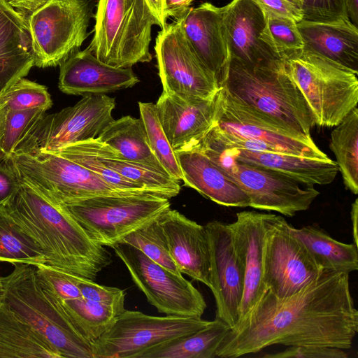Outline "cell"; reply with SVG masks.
I'll list each match as a JSON object with an SVG mask.
<instances>
[{
  "label": "cell",
  "instance_id": "cell-1",
  "mask_svg": "<svg viewBox=\"0 0 358 358\" xmlns=\"http://www.w3.org/2000/svg\"><path fill=\"white\" fill-rule=\"evenodd\" d=\"M358 311L349 273L322 270L296 293L278 298L266 289L219 346L216 357L235 358L272 345L352 347Z\"/></svg>",
  "mask_w": 358,
  "mask_h": 358
},
{
  "label": "cell",
  "instance_id": "cell-2",
  "mask_svg": "<svg viewBox=\"0 0 358 358\" xmlns=\"http://www.w3.org/2000/svg\"><path fill=\"white\" fill-rule=\"evenodd\" d=\"M20 181L4 205L17 228L41 250L46 264L94 280L111 263L110 252L88 236L64 205Z\"/></svg>",
  "mask_w": 358,
  "mask_h": 358
},
{
  "label": "cell",
  "instance_id": "cell-3",
  "mask_svg": "<svg viewBox=\"0 0 358 358\" xmlns=\"http://www.w3.org/2000/svg\"><path fill=\"white\" fill-rule=\"evenodd\" d=\"M221 87L255 109L310 134L315 122L297 85L288 74L283 62L250 66L230 57Z\"/></svg>",
  "mask_w": 358,
  "mask_h": 358
},
{
  "label": "cell",
  "instance_id": "cell-4",
  "mask_svg": "<svg viewBox=\"0 0 358 358\" xmlns=\"http://www.w3.org/2000/svg\"><path fill=\"white\" fill-rule=\"evenodd\" d=\"M89 48L101 62L117 68L150 62L151 31L159 22L146 0H98Z\"/></svg>",
  "mask_w": 358,
  "mask_h": 358
},
{
  "label": "cell",
  "instance_id": "cell-5",
  "mask_svg": "<svg viewBox=\"0 0 358 358\" xmlns=\"http://www.w3.org/2000/svg\"><path fill=\"white\" fill-rule=\"evenodd\" d=\"M301 90L315 124L338 125L358 103V72L303 48L282 59Z\"/></svg>",
  "mask_w": 358,
  "mask_h": 358
},
{
  "label": "cell",
  "instance_id": "cell-6",
  "mask_svg": "<svg viewBox=\"0 0 358 358\" xmlns=\"http://www.w3.org/2000/svg\"><path fill=\"white\" fill-rule=\"evenodd\" d=\"M7 276L1 277L6 302L62 357L93 358L92 344L77 331L69 318L42 289L36 266L17 264Z\"/></svg>",
  "mask_w": 358,
  "mask_h": 358
},
{
  "label": "cell",
  "instance_id": "cell-7",
  "mask_svg": "<svg viewBox=\"0 0 358 358\" xmlns=\"http://www.w3.org/2000/svg\"><path fill=\"white\" fill-rule=\"evenodd\" d=\"M62 205L93 241L110 248L170 208L169 199L148 192L96 196Z\"/></svg>",
  "mask_w": 358,
  "mask_h": 358
},
{
  "label": "cell",
  "instance_id": "cell-8",
  "mask_svg": "<svg viewBox=\"0 0 358 358\" xmlns=\"http://www.w3.org/2000/svg\"><path fill=\"white\" fill-rule=\"evenodd\" d=\"M194 148L206 155L246 194L249 207L293 217L308 209L320 194L313 187H302L271 170L238 161L224 150L205 141Z\"/></svg>",
  "mask_w": 358,
  "mask_h": 358
},
{
  "label": "cell",
  "instance_id": "cell-9",
  "mask_svg": "<svg viewBox=\"0 0 358 358\" xmlns=\"http://www.w3.org/2000/svg\"><path fill=\"white\" fill-rule=\"evenodd\" d=\"M94 0H48L27 15L34 66H59L88 37Z\"/></svg>",
  "mask_w": 358,
  "mask_h": 358
},
{
  "label": "cell",
  "instance_id": "cell-10",
  "mask_svg": "<svg viewBox=\"0 0 358 358\" xmlns=\"http://www.w3.org/2000/svg\"><path fill=\"white\" fill-rule=\"evenodd\" d=\"M6 162L20 179L62 204L96 196L130 194L117 190L90 169L54 152L16 151Z\"/></svg>",
  "mask_w": 358,
  "mask_h": 358
},
{
  "label": "cell",
  "instance_id": "cell-11",
  "mask_svg": "<svg viewBox=\"0 0 358 358\" xmlns=\"http://www.w3.org/2000/svg\"><path fill=\"white\" fill-rule=\"evenodd\" d=\"M210 322L201 317H157L124 310L112 327L92 343L93 358H138L146 350L189 335Z\"/></svg>",
  "mask_w": 358,
  "mask_h": 358
},
{
  "label": "cell",
  "instance_id": "cell-12",
  "mask_svg": "<svg viewBox=\"0 0 358 358\" xmlns=\"http://www.w3.org/2000/svg\"><path fill=\"white\" fill-rule=\"evenodd\" d=\"M263 282L278 298L299 291L322 271L284 217L265 213Z\"/></svg>",
  "mask_w": 358,
  "mask_h": 358
},
{
  "label": "cell",
  "instance_id": "cell-13",
  "mask_svg": "<svg viewBox=\"0 0 358 358\" xmlns=\"http://www.w3.org/2000/svg\"><path fill=\"white\" fill-rule=\"evenodd\" d=\"M126 266L148 301L166 315L201 317L206 308L202 294L186 280L157 264L131 245L111 247Z\"/></svg>",
  "mask_w": 358,
  "mask_h": 358
},
{
  "label": "cell",
  "instance_id": "cell-14",
  "mask_svg": "<svg viewBox=\"0 0 358 358\" xmlns=\"http://www.w3.org/2000/svg\"><path fill=\"white\" fill-rule=\"evenodd\" d=\"M115 107V99L106 94L84 96L73 106L45 114L16 151L50 152L96 139L113 120Z\"/></svg>",
  "mask_w": 358,
  "mask_h": 358
},
{
  "label": "cell",
  "instance_id": "cell-15",
  "mask_svg": "<svg viewBox=\"0 0 358 358\" xmlns=\"http://www.w3.org/2000/svg\"><path fill=\"white\" fill-rule=\"evenodd\" d=\"M215 125L220 129L268 143L280 152L306 158L328 157L310 134L296 131L231 96L221 87L217 93Z\"/></svg>",
  "mask_w": 358,
  "mask_h": 358
},
{
  "label": "cell",
  "instance_id": "cell-16",
  "mask_svg": "<svg viewBox=\"0 0 358 358\" xmlns=\"http://www.w3.org/2000/svg\"><path fill=\"white\" fill-rule=\"evenodd\" d=\"M155 50L163 92L208 99L221 89L215 76L194 52L178 21L167 24L158 32Z\"/></svg>",
  "mask_w": 358,
  "mask_h": 358
},
{
  "label": "cell",
  "instance_id": "cell-17",
  "mask_svg": "<svg viewBox=\"0 0 358 358\" xmlns=\"http://www.w3.org/2000/svg\"><path fill=\"white\" fill-rule=\"evenodd\" d=\"M205 226L210 251V290L215 298L216 317L231 328L240 319L244 274L229 224L214 220Z\"/></svg>",
  "mask_w": 358,
  "mask_h": 358
},
{
  "label": "cell",
  "instance_id": "cell-18",
  "mask_svg": "<svg viewBox=\"0 0 358 358\" xmlns=\"http://www.w3.org/2000/svg\"><path fill=\"white\" fill-rule=\"evenodd\" d=\"M155 104L160 124L175 152L196 148L216 123L217 94L203 99L162 92Z\"/></svg>",
  "mask_w": 358,
  "mask_h": 358
},
{
  "label": "cell",
  "instance_id": "cell-19",
  "mask_svg": "<svg viewBox=\"0 0 358 358\" xmlns=\"http://www.w3.org/2000/svg\"><path fill=\"white\" fill-rule=\"evenodd\" d=\"M176 20L198 58L221 85L230 62L222 8L208 2L189 6Z\"/></svg>",
  "mask_w": 358,
  "mask_h": 358
},
{
  "label": "cell",
  "instance_id": "cell-20",
  "mask_svg": "<svg viewBox=\"0 0 358 358\" xmlns=\"http://www.w3.org/2000/svg\"><path fill=\"white\" fill-rule=\"evenodd\" d=\"M222 8L230 57L250 66L282 61L260 38L265 17L255 0H232Z\"/></svg>",
  "mask_w": 358,
  "mask_h": 358
},
{
  "label": "cell",
  "instance_id": "cell-21",
  "mask_svg": "<svg viewBox=\"0 0 358 358\" xmlns=\"http://www.w3.org/2000/svg\"><path fill=\"white\" fill-rule=\"evenodd\" d=\"M58 87L71 95H100L134 87L139 82L131 68H117L99 60L89 47L59 65Z\"/></svg>",
  "mask_w": 358,
  "mask_h": 358
},
{
  "label": "cell",
  "instance_id": "cell-22",
  "mask_svg": "<svg viewBox=\"0 0 358 358\" xmlns=\"http://www.w3.org/2000/svg\"><path fill=\"white\" fill-rule=\"evenodd\" d=\"M159 220L180 272L210 289V251L205 226L171 208L162 213Z\"/></svg>",
  "mask_w": 358,
  "mask_h": 358
},
{
  "label": "cell",
  "instance_id": "cell-23",
  "mask_svg": "<svg viewBox=\"0 0 358 358\" xmlns=\"http://www.w3.org/2000/svg\"><path fill=\"white\" fill-rule=\"evenodd\" d=\"M264 217L265 213L241 211L236 214V220L229 224L244 274V289L238 322L248 314L265 292L263 282Z\"/></svg>",
  "mask_w": 358,
  "mask_h": 358
},
{
  "label": "cell",
  "instance_id": "cell-24",
  "mask_svg": "<svg viewBox=\"0 0 358 358\" xmlns=\"http://www.w3.org/2000/svg\"><path fill=\"white\" fill-rule=\"evenodd\" d=\"M33 66L27 15L0 0V95Z\"/></svg>",
  "mask_w": 358,
  "mask_h": 358
},
{
  "label": "cell",
  "instance_id": "cell-25",
  "mask_svg": "<svg viewBox=\"0 0 358 358\" xmlns=\"http://www.w3.org/2000/svg\"><path fill=\"white\" fill-rule=\"evenodd\" d=\"M182 180L206 198L227 207H249L246 194L197 148L176 152Z\"/></svg>",
  "mask_w": 358,
  "mask_h": 358
},
{
  "label": "cell",
  "instance_id": "cell-26",
  "mask_svg": "<svg viewBox=\"0 0 358 358\" xmlns=\"http://www.w3.org/2000/svg\"><path fill=\"white\" fill-rule=\"evenodd\" d=\"M303 48L358 72V27L348 17L296 23Z\"/></svg>",
  "mask_w": 358,
  "mask_h": 358
},
{
  "label": "cell",
  "instance_id": "cell-27",
  "mask_svg": "<svg viewBox=\"0 0 358 358\" xmlns=\"http://www.w3.org/2000/svg\"><path fill=\"white\" fill-rule=\"evenodd\" d=\"M216 147L224 150L238 161L268 169L306 187L329 185L334 180L338 171L336 162L329 157L306 158L284 152Z\"/></svg>",
  "mask_w": 358,
  "mask_h": 358
},
{
  "label": "cell",
  "instance_id": "cell-28",
  "mask_svg": "<svg viewBox=\"0 0 358 358\" xmlns=\"http://www.w3.org/2000/svg\"><path fill=\"white\" fill-rule=\"evenodd\" d=\"M62 358L4 301L0 302V358Z\"/></svg>",
  "mask_w": 358,
  "mask_h": 358
},
{
  "label": "cell",
  "instance_id": "cell-29",
  "mask_svg": "<svg viewBox=\"0 0 358 358\" xmlns=\"http://www.w3.org/2000/svg\"><path fill=\"white\" fill-rule=\"evenodd\" d=\"M97 139L117 150L125 159L168 175L150 149L141 118L127 115L113 120Z\"/></svg>",
  "mask_w": 358,
  "mask_h": 358
},
{
  "label": "cell",
  "instance_id": "cell-30",
  "mask_svg": "<svg viewBox=\"0 0 358 358\" xmlns=\"http://www.w3.org/2000/svg\"><path fill=\"white\" fill-rule=\"evenodd\" d=\"M84 142L106 167L122 176L169 199L179 194V181L149 166L125 159L117 150L97 138Z\"/></svg>",
  "mask_w": 358,
  "mask_h": 358
},
{
  "label": "cell",
  "instance_id": "cell-31",
  "mask_svg": "<svg viewBox=\"0 0 358 358\" xmlns=\"http://www.w3.org/2000/svg\"><path fill=\"white\" fill-rule=\"evenodd\" d=\"M230 329L224 322L215 318L189 335L146 350L138 358H214Z\"/></svg>",
  "mask_w": 358,
  "mask_h": 358
},
{
  "label": "cell",
  "instance_id": "cell-32",
  "mask_svg": "<svg viewBox=\"0 0 358 358\" xmlns=\"http://www.w3.org/2000/svg\"><path fill=\"white\" fill-rule=\"evenodd\" d=\"M317 265L322 269L347 273L358 269L357 246L339 242L312 225L292 228Z\"/></svg>",
  "mask_w": 358,
  "mask_h": 358
},
{
  "label": "cell",
  "instance_id": "cell-33",
  "mask_svg": "<svg viewBox=\"0 0 358 358\" xmlns=\"http://www.w3.org/2000/svg\"><path fill=\"white\" fill-rule=\"evenodd\" d=\"M48 298L91 344L112 327L117 316L112 308L83 296L63 301Z\"/></svg>",
  "mask_w": 358,
  "mask_h": 358
},
{
  "label": "cell",
  "instance_id": "cell-34",
  "mask_svg": "<svg viewBox=\"0 0 358 358\" xmlns=\"http://www.w3.org/2000/svg\"><path fill=\"white\" fill-rule=\"evenodd\" d=\"M334 152L346 189L358 193V108H355L331 133Z\"/></svg>",
  "mask_w": 358,
  "mask_h": 358
},
{
  "label": "cell",
  "instance_id": "cell-35",
  "mask_svg": "<svg viewBox=\"0 0 358 358\" xmlns=\"http://www.w3.org/2000/svg\"><path fill=\"white\" fill-rule=\"evenodd\" d=\"M0 262L46 264L43 252L17 228L4 205L0 206Z\"/></svg>",
  "mask_w": 358,
  "mask_h": 358
},
{
  "label": "cell",
  "instance_id": "cell-36",
  "mask_svg": "<svg viewBox=\"0 0 358 358\" xmlns=\"http://www.w3.org/2000/svg\"><path fill=\"white\" fill-rule=\"evenodd\" d=\"M45 114V111L40 109L0 108V161L9 159Z\"/></svg>",
  "mask_w": 358,
  "mask_h": 358
},
{
  "label": "cell",
  "instance_id": "cell-37",
  "mask_svg": "<svg viewBox=\"0 0 358 358\" xmlns=\"http://www.w3.org/2000/svg\"><path fill=\"white\" fill-rule=\"evenodd\" d=\"M50 152L59 155L90 169L118 191L127 193L148 192L155 194L142 185L106 167L84 141L69 144Z\"/></svg>",
  "mask_w": 358,
  "mask_h": 358
},
{
  "label": "cell",
  "instance_id": "cell-38",
  "mask_svg": "<svg viewBox=\"0 0 358 358\" xmlns=\"http://www.w3.org/2000/svg\"><path fill=\"white\" fill-rule=\"evenodd\" d=\"M138 107L152 152L168 175L180 182L182 177L176 154L160 124L155 104L138 102Z\"/></svg>",
  "mask_w": 358,
  "mask_h": 358
},
{
  "label": "cell",
  "instance_id": "cell-39",
  "mask_svg": "<svg viewBox=\"0 0 358 358\" xmlns=\"http://www.w3.org/2000/svg\"><path fill=\"white\" fill-rule=\"evenodd\" d=\"M120 243L132 245L160 266L176 274H182L169 252L159 216L131 232Z\"/></svg>",
  "mask_w": 358,
  "mask_h": 358
},
{
  "label": "cell",
  "instance_id": "cell-40",
  "mask_svg": "<svg viewBox=\"0 0 358 358\" xmlns=\"http://www.w3.org/2000/svg\"><path fill=\"white\" fill-rule=\"evenodd\" d=\"M265 24L260 38L282 60L303 48L296 22L264 10Z\"/></svg>",
  "mask_w": 358,
  "mask_h": 358
},
{
  "label": "cell",
  "instance_id": "cell-41",
  "mask_svg": "<svg viewBox=\"0 0 358 358\" xmlns=\"http://www.w3.org/2000/svg\"><path fill=\"white\" fill-rule=\"evenodd\" d=\"M52 105V101L45 86L24 78L0 95V108L5 110L46 111Z\"/></svg>",
  "mask_w": 358,
  "mask_h": 358
},
{
  "label": "cell",
  "instance_id": "cell-42",
  "mask_svg": "<svg viewBox=\"0 0 358 358\" xmlns=\"http://www.w3.org/2000/svg\"><path fill=\"white\" fill-rule=\"evenodd\" d=\"M81 296L112 308L117 315L124 310L125 292L114 287L101 285L94 280L72 274Z\"/></svg>",
  "mask_w": 358,
  "mask_h": 358
},
{
  "label": "cell",
  "instance_id": "cell-43",
  "mask_svg": "<svg viewBox=\"0 0 358 358\" xmlns=\"http://www.w3.org/2000/svg\"><path fill=\"white\" fill-rule=\"evenodd\" d=\"M299 10L303 20L327 21L348 17L345 0H286Z\"/></svg>",
  "mask_w": 358,
  "mask_h": 358
},
{
  "label": "cell",
  "instance_id": "cell-44",
  "mask_svg": "<svg viewBox=\"0 0 358 358\" xmlns=\"http://www.w3.org/2000/svg\"><path fill=\"white\" fill-rule=\"evenodd\" d=\"M266 358H347L344 350L320 345L289 346L285 350L276 353L266 354Z\"/></svg>",
  "mask_w": 358,
  "mask_h": 358
},
{
  "label": "cell",
  "instance_id": "cell-45",
  "mask_svg": "<svg viewBox=\"0 0 358 358\" xmlns=\"http://www.w3.org/2000/svg\"><path fill=\"white\" fill-rule=\"evenodd\" d=\"M21 181L6 162L0 161V206L8 203L18 192Z\"/></svg>",
  "mask_w": 358,
  "mask_h": 358
},
{
  "label": "cell",
  "instance_id": "cell-46",
  "mask_svg": "<svg viewBox=\"0 0 358 358\" xmlns=\"http://www.w3.org/2000/svg\"><path fill=\"white\" fill-rule=\"evenodd\" d=\"M265 11L292 19L296 22L303 20L301 13L286 0H255Z\"/></svg>",
  "mask_w": 358,
  "mask_h": 358
},
{
  "label": "cell",
  "instance_id": "cell-47",
  "mask_svg": "<svg viewBox=\"0 0 358 358\" xmlns=\"http://www.w3.org/2000/svg\"><path fill=\"white\" fill-rule=\"evenodd\" d=\"M15 9L29 15L43 5L48 0H6Z\"/></svg>",
  "mask_w": 358,
  "mask_h": 358
},
{
  "label": "cell",
  "instance_id": "cell-48",
  "mask_svg": "<svg viewBox=\"0 0 358 358\" xmlns=\"http://www.w3.org/2000/svg\"><path fill=\"white\" fill-rule=\"evenodd\" d=\"M193 0H165V10L167 17H173L176 20L189 7Z\"/></svg>",
  "mask_w": 358,
  "mask_h": 358
},
{
  "label": "cell",
  "instance_id": "cell-49",
  "mask_svg": "<svg viewBox=\"0 0 358 358\" xmlns=\"http://www.w3.org/2000/svg\"><path fill=\"white\" fill-rule=\"evenodd\" d=\"M153 13L159 22L161 29L167 24V16L165 10V0H146Z\"/></svg>",
  "mask_w": 358,
  "mask_h": 358
},
{
  "label": "cell",
  "instance_id": "cell-50",
  "mask_svg": "<svg viewBox=\"0 0 358 358\" xmlns=\"http://www.w3.org/2000/svg\"><path fill=\"white\" fill-rule=\"evenodd\" d=\"M345 4L350 20L358 27V0H345Z\"/></svg>",
  "mask_w": 358,
  "mask_h": 358
},
{
  "label": "cell",
  "instance_id": "cell-51",
  "mask_svg": "<svg viewBox=\"0 0 358 358\" xmlns=\"http://www.w3.org/2000/svg\"><path fill=\"white\" fill-rule=\"evenodd\" d=\"M357 214H358V200L355 199L352 204L351 220L352 224V234L354 238V243L357 246Z\"/></svg>",
  "mask_w": 358,
  "mask_h": 358
},
{
  "label": "cell",
  "instance_id": "cell-52",
  "mask_svg": "<svg viewBox=\"0 0 358 358\" xmlns=\"http://www.w3.org/2000/svg\"><path fill=\"white\" fill-rule=\"evenodd\" d=\"M3 297V285L0 277V302L2 301Z\"/></svg>",
  "mask_w": 358,
  "mask_h": 358
}]
</instances>
